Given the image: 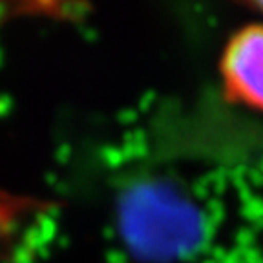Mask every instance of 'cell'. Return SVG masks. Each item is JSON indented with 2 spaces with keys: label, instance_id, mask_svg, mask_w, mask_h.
<instances>
[{
  "label": "cell",
  "instance_id": "cell-1",
  "mask_svg": "<svg viewBox=\"0 0 263 263\" xmlns=\"http://www.w3.org/2000/svg\"><path fill=\"white\" fill-rule=\"evenodd\" d=\"M117 216L121 236L143 261H179L205 243L203 212L170 181H136L121 194Z\"/></svg>",
  "mask_w": 263,
  "mask_h": 263
},
{
  "label": "cell",
  "instance_id": "cell-2",
  "mask_svg": "<svg viewBox=\"0 0 263 263\" xmlns=\"http://www.w3.org/2000/svg\"><path fill=\"white\" fill-rule=\"evenodd\" d=\"M219 68L227 97L263 111V24H249L234 33Z\"/></svg>",
  "mask_w": 263,
  "mask_h": 263
},
{
  "label": "cell",
  "instance_id": "cell-3",
  "mask_svg": "<svg viewBox=\"0 0 263 263\" xmlns=\"http://www.w3.org/2000/svg\"><path fill=\"white\" fill-rule=\"evenodd\" d=\"M256 8H258V9H259V11H261V13H263V2H259V4H256Z\"/></svg>",
  "mask_w": 263,
  "mask_h": 263
}]
</instances>
